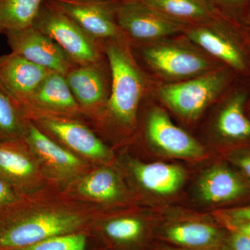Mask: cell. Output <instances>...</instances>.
<instances>
[{"mask_svg": "<svg viewBox=\"0 0 250 250\" xmlns=\"http://www.w3.org/2000/svg\"><path fill=\"white\" fill-rule=\"evenodd\" d=\"M5 36L11 52L49 71L65 76L78 65L55 41L33 26Z\"/></svg>", "mask_w": 250, "mask_h": 250, "instance_id": "cell-10", "label": "cell"}, {"mask_svg": "<svg viewBox=\"0 0 250 250\" xmlns=\"http://www.w3.org/2000/svg\"><path fill=\"white\" fill-rule=\"evenodd\" d=\"M37 163L24 140L0 141V176L22 197L37 180Z\"/></svg>", "mask_w": 250, "mask_h": 250, "instance_id": "cell-13", "label": "cell"}, {"mask_svg": "<svg viewBox=\"0 0 250 250\" xmlns=\"http://www.w3.org/2000/svg\"><path fill=\"white\" fill-rule=\"evenodd\" d=\"M24 141L35 159L56 175L69 177L84 167L75 153L62 147L30 121Z\"/></svg>", "mask_w": 250, "mask_h": 250, "instance_id": "cell-15", "label": "cell"}, {"mask_svg": "<svg viewBox=\"0 0 250 250\" xmlns=\"http://www.w3.org/2000/svg\"><path fill=\"white\" fill-rule=\"evenodd\" d=\"M45 0H0V34L30 27Z\"/></svg>", "mask_w": 250, "mask_h": 250, "instance_id": "cell-24", "label": "cell"}, {"mask_svg": "<svg viewBox=\"0 0 250 250\" xmlns=\"http://www.w3.org/2000/svg\"><path fill=\"white\" fill-rule=\"evenodd\" d=\"M221 213L230 218L250 220V205L241 208H232Z\"/></svg>", "mask_w": 250, "mask_h": 250, "instance_id": "cell-32", "label": "cell"}, {"mask_svg": "<svg viewBox=\"0 0 250 250\" xmlns=\"http://www.w3.org/2000/svg\"><path fill=\"white\" fill-rule=\"evenodd\" d=\"M24 115L45 134L58 139L69 150L94 161L109 159L107 146L85 125L66 116L28 110Z\"/></svg>", "mask_w": 250, "mask_h": 250, "instance_id": "cell-8", "label": "cell"}, {"mask_svg": "<svg viewBox=\"0 0 250 250\" xmlns=\"http://www.w3.org/2000/svg\"><path fill=\"white\" fill-rule=\"evenodd\" d=\"M116 21L126 39L138 43L182 35L190 26L166 16L141 0H118Z\"/></svg>", "mask_w": 250, "mask_h": 250, "instance_id": "cell-7", "label": "cell"}, {"mask_svg": "<svg viewBox=\"0 0 250 250\" xmlns=\"http://www.w3.org/2000/svg\"><path fill=\"white\" fill-rule=\"evenodd\" d=\"M245 39H246L247 45L248 46V48H249L250 52V27H249V26H247L246 31H245ZM247 106H249L250 108V96L249 100H248Z\"/></svg>", "mask_w": 250, "mask_h": 250, "instance_id": "cell-33", "label": "cell"}, {"mask_svg": "<svg viewBox=\"0 0 250 250\" xmlns=\"http://www.w3.org/2000/svg\"><path fill=\"white\" fill-rule=\"evenodd\" d=\"M244 79H238L225 95L215 121L217 132L232 141L250 140V119L246 112L250 86Z\"/></svg>", "mask_w": 250, "mask_h": 250, "instance_id": "cell-14", "label": "cell"}, {"mask_svg": "<svg viewBox=\"0 0 250 250\" xmlns=\"http://www.w3.org/2000/svg\"><path fill=\"white\" fill-rule=\"evenodd\" d=\"M104 51L111 75L106 107L117 123L132 127L146 91L144 74L134 60L126 40L106 41Z\"/></svg>", "mask_w": 250, "mask_h": 250, "instance_id": "cell-4", "label": "cell"}, {"mask_svg": "<svg viewBox=\"0 0 250 250\" xmlns=\"http://www.w3.org/2000/svg\"><path fill=\"white\" fill-rule=\"evenodd\" d=\"M98 234L115 250H129L140 247L146 239L147 227L141 219L122 217L104 222Z\"/></svg>", "mask_w": 250, "mask_h": 250, "instance_id": "cell-21", "label": "cell"}, {"mask_svg": "<svg viewBox=\"0 0 250 250\" xmlns=\"http://www.w3.org/2000/svg\"><path fill=\"white\" fill-rule=\"evenodd\" d=\"M223 250H250V239L241 233L228 231Z\"/></svg>", "mask_w": 250, "mask_h": 250, "instance_id": "cell-30", "label": "cell"}, {"mask_svg": "<svg viewBox=\"0 0 250 250\" xmlns=\"http://www.w3.org/2000/svg\"><path fill=\"white\" fill-rule=\"evenodd\" d=\"M93 236L86 230L52 237L15 250H92Z\"/></svg>", "mask_w": 250, "mask_h": 250, "instance_id": "cell-26", "label": "cell"}, {"mask_svg": "<svg viewBox=\"0 0 250 250\" xmlns=\"http://www.w3.org/2000/svg\"><path fill=\"white\" fill-rule=\"evenodd\" d=\"M160 250H186L184 249H182V248H164V249Z\"/></svg>", "mask_w": 250, "mask_h": 250, "instance_id": "cell-35", "label": "cell"}, {"mask_svg": "<svg viewBox=\"0 0 250 250\" xmlns=\"http://www.w3.org/2000/svg\"><path fill=\"white\" fill-rule=\"evenodd\" d=\"M80 109L65 76L54 72L42 80L22 108L23 113L34 110L59 116L75 114Z\"/></svg>", "mask_w": 250, "mask_h": 250, "instance_id": "cell-16", "label": "cell"}, {"mask_svg": "<svg viewBox=\"0 0 250 250\" xmlns=\"http://www.w3.org/2000/svg\"><path fill=\"white\" fill-rule=\"evenodd\" d=\"M228 232L203 222H182L163 229L161 237L186 250H223Z\"/></svg>", "mask_w": 250, "mask_h": 250, "instance_id": "cell-18", "label": "cell"}, {"mask_svg": "<svg viewBox=\"0 0 250 250\" xmlns=\"http://www.w3.org/2000/svg\"><path fill=\"white\" fill-rule=\"evenodd\" d=\"M32 26L55 41L77 65L101 62L98 41L48 0L44 1Z\"/></svg>", "mask_w": 250, "mask_h": 250, "instance_id": "cell-6", "label": "cell"}, {"mask_svg": "<svg viewBox=\"0 0 250 250\" xmlns=\"http://www.w3.org/2000/svg\"><path fill=\"white\" fill-rule=\"evenodd\" d=\"M77 190L82 196L99 202H111L121 198L123 187L116 172L109 167H101L83 177Z\"/></svg>", "mask_w": 250, "mask_h": 250, "instance_id": "cell-23", "label": "cell"}, {"mask_svg": "<svg viewBox=\"0 0 250 250\" xmlns=\"http://www.w3.org/2000/svg\"><path fill=\"white\" fill-rule=\"evenodd\" d=\"M215 7L244 23L250 10V0H208ZM245 24V23H244Z\"/></svg>", "mask_w": 250, "mask_h": 250, "instance_id": "cell-27", "label": "cell"}, {"mask_svg": "<svg viewBox=\"0 0 250 250\" xmlns=\"http://www.w3.org/2000/svg\"><path fill=\"white\" fill-rule=\"evenodd\" d=\"M84 215L63 210H38L22 199L0 213V250L25 248L52 237L86 229Z\"/></svg>", "mask_w": 250, "mask_h": 250, "instance_id": "cell-1", "label": "cell"}, {"mask_svg": "<svg viewBox=\"0 0 250 250\" xmlns=\"http://www.w3.org/2000/svg\"><path fill=\"white\" fill-rule=\"evenodd\" d=\"M163 14L188 25L218 16L219 11L208 0H141Z\"/></svg>", "mask_w": 250, "mask_h": 250, "instance_id": "cell-22", "label": "cell"}, {"mask_svg": "<svg viewBox=\"0 0 250 250\" xmlns=\"http://www.w3.org/2000/svg\"><path fill=\"white\" fill-rule=\"evenodd\" d=\"M65 79L81 108L96 110L106 106L110 90L101 62L77 65Z\"/></svg>", "mask_w": 250, "mask_h": 250, "instance_id": "cell-17", "label": "cell"}, {"mask_svg": "<svg viewBox=\"0 0 250 250\" xmlns=\"http://www.w3.org/2000/svg\"><path fill=\"white\" fill-rule=\"evenodd\" d=\"M239 78L231 69L222 66L190 80L161 85L158 98L181 118L195 121Z\"/></svg>", "mask_w": 250, "mask_h": 250, "instance_id": "cell-5", "label": "cell"}, {"mask_svg": "<svg viewBox=\"0 0 250 250\" xmlns=\"http://www.w3.org/2000/svg\"><path fill=\"white\" fill-rule=\"evenodd\" d=\"M140 58L167 83L183 82L225 66L184 36L140 43Z\"/></svg>", "mask_w": 250, "mask_h": 250, "instance_id": "cell-2", "label": "cell"}, {"mask_svg": "<svg viewBox=\"0 0 250 250\" xmlns=\"http://www.w3.org/2000/svg\"><path fill=\"white\" fill-rule=\"evenodd\" d=\"M232 161L250 178V153L236 154Z\"/></svg>", "mask_w": 250, "mask_h": 250, "instance_id": "cell-31", "label": "cell"}, {"mask_svg": "<svg viewBox=\"0 0 250 250\" xmlns=\"http://www.w3.org/2000/svg\"><path fill=\"white\" fill-rule=\"evenodd\" d=\"M218 218L228 231L241 233L250 239V220L230 218L221 213L218 215Z\"/></svg>", "mask_w": 250, "mask_h": 250, "instance_id": "cell-29", "label": "cell"}, {"mask_svg": "<svg viewBox=\"0 0 250 250\" xmlns=\"http://www.w3.org/2000/svg\"><path fill=\"white\" fill-rule=\"evenodd\" d=\"M146 134L151 144L168 155L189 159L205 156L203 146L174 125L166 111L158 106L153 107L148 115Z\"/></svg>", "mask_w": 250, "mask_h": 250, "instance_id": "cell-11", "label": "cell"}, {"mask_svg": "<svg viewBox=\"0 0 250 250\" xmlns=\"http://www.w3.org/2000/svg\"><path fill=\"white\" fill-rule=\"evenodd\" d=\"M96 41H124L116 21L118 0H48Z\"/></svg>", "mask_w": 250, "mask_h": 250, "instance_id": "cell-9", "label": "cell"}, {"mask_svg": "<svg viewBox=\"0 0 250 250\" xmlns=\"http://www.w3.org/2000/svg\"><path fill=\"white\" fill-rule=\"evenodd\" d=\"M28 124L22 109L0 88V141L24 140Z\"/></svg>", "mask_w": 250, "mask_h": 250, "instance_id": "cell-25", "label": "cell"}, {"mask_svg": "<svg viewBox=\"0 0 250 250\" xmlns=\"http://www.w3.org/2000/svg\"><path fill=\"white\" fill-rule=\"evenodd\" d=\"M197 188L202 200L211 204L232 201L249 190L238 174L223 166H213L204 172Z\"/></svg>", "mask_w": 250, "mask_h": 250, "instance_id": "cell-19", "label": "cell"}, {"mask_svg": "<svg viewBox=\"0 0 250 250\" xmlns=\"http://www.w3.org/2000/svg\"><path fill=\"white\" fill-rule=\"evenodd\" d=\"M22 197L0 176V213L17 203Z\"/></svg>", "mask_w": 250, "mask_h": 250, "instance_id": "cell-28", "label": "cell"}, {"mask_svg": "<svg viewBox=\"0 0 250 250\" xmlns=\"http://www.w3.org/2000/svg\"><path fill=\"white\" fill-rule=\"evenodd\" d=\"M244 23L246 25L250 27V10L248 15H247L246 18H245Z\"/></svg>", "mask_w": 250, "mask_h": 250, "instance_id": "cell-34", "label": "cell"}, {"mask_svg": "<svg viewBox=\"0 0 250 250\" xmlns=\"http://www.w3.org/2000/svg\"><path fill=\"white\" fill-rule=\"evenodd\" d=\"M247 26L220 13L187 28L184 36L205 53L233 70L238 77L250 78V52L245 39Z\"/></svg>", "mask_w": 250, "mask_h": 250, "instance_id": "cell-3", "label": "cell"}, {"mask_svg": "<svg viewBox=\"0 0 250 250\" xmlns=\"http://www.w3.org/2000/svg\"><path fill=\"white\" fill-rule=\"evenodd\" d=\"M131 170L143 188L160 195H170L177 192L186 179L183 169L173 164L132 161Z\"/></svg>", "mask_w": 250, "mask_h": 250, "instance_id": "cell-20", "label": "cell"}, {"mask_svg": "<svg viewBox=\"0 0 250 250\" xmlns=\"http://www.w3.org/2000/svg\"><path fill=\"white\" fill-rule=\"evenodd\" d=\"M50 72L11 52L0 57V88L22 109Z\"/></svg>", "mask_w": 250, "mask_h": 250, "instance_id": "cell-12", "label": "cell"}]
</instances>
